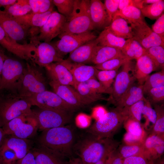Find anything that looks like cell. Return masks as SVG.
<instances>
[{
    "label": "cell",
    "instance_id": "obj_44",
    "mask_svg": "<svg viewBox=\"0 0 164 164\" xmlns=\"http://www.w3.org/2000/svg\"><path fill=\"white\" fill-rule=\"evenodd\" d=\"M75 0H53V4L57 8L59 12L68 18L73 12Z\"/></svg>",
    "mask_w": 164,
    "mask_h": 164
},
{
    "label": "cell",
    "instance_id": "obj_17",
    "mask_svg": "<svg viewBox=\"0 0 164 164\" xmlns=\"http://www.w3.org/2000/svg\"><path fill=\"white\" fill-rule=\"evenodd\" d=\"M36 47L33 62L40 67H45L52 63L63 60L54 45L50 43L39 42Z\"/></svg>",
    "mask_w": 164,
    "mask_h": 164
},
{
    "label": "cell",
    "instance_id": "obj_21",
    "mask_svg": "<svg viewBox=\"0 0 164 164\" xmlns=\"http://www.w3.org/2000/svg\"><path fill=\"white\" fill-rule=\"evenodd\" d=\"M45 68L51 81L74 87L75 83L71 73L60 62L52 63Z\"/></svg>",
    "mask_w": 164,
    "mask_h": 164
},
{
    "label": "cell",
    "instance_id": "obj_51",
    "mask_svg": "<svg viewBox=\"0 0 164 164\" xmlns=\"http://www.w3.org/2000/svg\"><path fill=\"white\" fill-rule=\"evenodd\" d=\"M124 159L121 155L117 148L109 154L105 164H123Z\"/></svg>",
    "mask_w": 164,
    "mask_h": 164
},
{
    "label": "cell",
    "instance_id": "obj_53",
    "mask_svg": "<svg viewBox=\"0 0 164 164\" xmlns=\"http://www.w3.org/2000/svg\"><path fill=\"white\" fill-rule=\"evenodd\" d=\"M15 164H36L31 150L23 158L17 160Z\"/></svg>",
    "mask_w": 164,
    "mask_h": 164
},
{
    "label": "cell",
    "instance_id": "obj_49",
    "mask_svg": "<svg viewBox=\"0 0 164 164\" xmlns=\"http://www.w3.org/2000/svg\"><path fill=\"white\" fill-rule=\"evenodd\" d=\"M152 30L162 39H164V14L163 13L152 25Z\"/></svg>",
    "mask_w": 164,
    "mask_h": 164
},
{
    "label": "cell",
    "instance_id": "obj_24",
    "mask_svg": "<svg viewBox=\"0 0 164 164\" xmlns=\"http://www.w3.org/2000/svg\"><path fill=\"white\" fill-rule=\"evenodd\" d=\"M90 12L94 29L105 28L110 24L104 3L101 0H90Z\"/></svg>",
    "mask_w": 164,
    "mask_h": 164
},
{
    "label": "cell",
    "instance_id": "obj_36",
    "mask_svg": "<svg viewBox=\"0 0 164 164\" xmlns=\"http://www.w3.org/2000/svg\"><path fill=\"white\" fill-rule=\"evenodd\" d=\"M123 124L127 132L132 136L145 139L148 135L140 122L127 118Z\"/></svg>",
    "mask_w": 164,
    "mask_h": 164
},
{
    "label": "cell",
    "instance_id": "obj_11",
    "mask_svg": "<svg viewBox=\"0 0 164 164\" xmlns=\"http://www.w3.org/2000/svg\"><path fill=\"white\" fill-rule=\"evenodd\" d=\"M135 66L131 60L128 61L122 65L121 70L118 73L114 79L111 93L108 101L114 104L134 83L136 80L134 76Z\"/></svg>",
    "mask_w": 164,
    "mask_h": 164
},
{
    "label": "cell",
    "instance_id": "obj_12",
    "mask_svg": "<svg viewBox=\"0 0 164 164\" xmlns=\"http://www.w3.org/2000/svg\"><path fill=\"white\" fill-rule=\"evenodd\" d=\"M31 106L73 113L76 111L63 101L54 92L46 90L22 98Z\"/></svg>",
    "mask_w": 164,
    "mask_h": 164
},
{
    "label": "cell",
    "instance_id": "obj_54",
    "mask_svg": "<svg viewBox=\"0 0 164 164\" xmlns=\"http://www.w3.org/2000/svg\"><path fill=\"white\" fill-rule=\"evenodd\" d=\"M77 124L78 126L81 128H85L90 124V121L87 117L82 114L79 115L77 118Z\"/></svg>",
    "mask_w": 164,
    "mask_h": 164
},
{
    "label": "cell",
    "instance_id": "obj_50",
    "mask_svg": "<svg viewBox=\"0 0 164 164\" xmlns=\"http://www.w3.org/2000/svg\"><path fill=\"white\" fill-rule=\"evenodd\" d=\"M129 6H134L141 9L144 6L143 0H119L118 10H121Z\"/></svg>",
    "mask_w": 164,
    "mask_h": 164
},
{
    "label": "cell",
    "instance_id": "obj_29",
    "mask_svg": "<svg viewBox=\"0 0 164 164\" xmlns=\"http://www.w3.org/2000/svg\"><path fill=\"white\" fill-rule=\"evenodd\" d=\"M54 11L53 8L43 13L32 12L21 16L13 17L20 24L28 28H39L45 23Z\"/></svg>",
    "mask_w": 164,
    "mask_h": 164
},
{
    "label": "cell",
    "instance_id": "obj_31",
    "mask_svg": "<svg viewBox=\"0 0 164 164\" xmlns=\"http://www.w3.org/2000/svg\"><path fill=\"white\" fill-rule=\"evenodd\" d=\"M98 45L110 47L121 50L126 40L118 37L105 28L96 38Z\"/></svg>",
    "mask_w": 164,
    "mask_h": 164
},
{
    "label": "cell",
    "instance_id": "obj_27",
    "mask_svg": "<svg viewBox=\"0 0 164 164\" xmlns=\"http://www.w3.org/2000/svg\"><path fill=\"white\" fill-rule=\"evenodd\" d=\"M144 98L142 85L134 83L114 105L116 107L121 109L128 107Z\"/></svg>",
    "mask_w": 164,
    "mask_h": 164
},
{
    "label": "cell",
    "instance_id": "obj_23",
    "mask_svg": "<svg viewBox=\"0 0 164 164\" xmlns=\"http://www.w3.org/2000/svg\"><path fill=\"white\" fill-rule=\"evenodd\" d=\"M36 164H67L68 159L43 146L38 145L31 149Z\"/></svg>",
    "mask_w": 164,
    "mask_h": 164
},
{
    "label": "cell",
    "instance_id": "obj_25",
    "mask_svg": "<svg viewBox=\"0 0 164 164\" xmlns=\"http://www.w3.org/2000/svg\"><path fill=\"white\" fill-rule=\"evenodd\" d=\"M97 45L96 39L88 41L70 53L67 60L78 63L91 62L94 48Z\"/></svg>",
    "mask_w": 164,
    "mask_h": 164
},
{
    "label": "cell",
    "instance_id": "obj_3",
    "mask_svg": "<svg viewBox=\"0 0 164 164\" xmlns=\"http://www.w3.org/2000/svg\"><path fill=\"white\" fill-rule=\"evenodd\" d=\"M90 2L75 0L73 12L66 19L61 33L81 34L94 29L90 15Z\"/></svg>",
    "mask_w": 164,
    "mask_h": 164
},
{
    "label": "cell",
    "instance_id": "obj_14",
    "mask_svg": "<svg viewBox=\"0 0 164 164\" xmlns=\"http://www.w3.org/2000/svg\"><path fill=\"white\" fill-rule=\"evenodd\" d=\"M133 37L145 50L150 47H164V39L154 32L145 20L131 25Z\"/></svg>",
    "mask_w": 164,
    "mask_h": 164
},
{
    "label": "cell",
    "instance_id": "obj_63",
    "mask_svg": "<svg viewBox=\"0 0 164 164\" xmlns=\"http://www.w3.org/2000/svg\"><path fill=\"white\" fill-rule=\"evenodd\" d=\"M159 0H143L144 6L159 1Z\"/></svg>",
    "mask_w": 164,
    "mask_h": 164
},
{
    "label": "cell",
    "instance_id": "obj_20",
    "mask_svg": "<svg viewBox=\"0 0 164 164\" xmlns=\"http://www.w3.org/2000/svg\"><path fill=\"white\" fill-rule=\"evenodd\" d=\"M143 155L149 162L161 157L164 152V138L148 135L143 144Z\"/></svg>",
    "mask_w": 164,
    "mask_h": 164
},
{
    "label": "cell",
    "instance_id": "obj_55",
    "mask_svg": "<svg viewBox=\"0 0 164 164\" xmlns=\"http://www.w3.org/2000/svg\"><path fill=\"white\" fill-rule=\"evenodd\" d=\"M28 2L31 7L32 12L34 13H38L41 0H28Z\"/></svg>",
    "mask_w": 164,
    "mask_h": 164
},
{
    "label": "cell",
    "instance_id": "obj_2",
    "mask_svg": "<svg viewBox=\"0 0 164 164\" xmlns=\"http://www.w3.org/2000/svg\"><path fill=\"white\" fill-rule=\"evenodd\" d=\"M78 134L75 126L70 124L42 131L37 142L38 145L69 159L74 156L72 148Z\"/></svg>",
    "mask_w": 164,
    "mask_h": 164
},
{
    "label": "cell",
    "instance_id": "obj_1",
    "mask_svg": "<svg viewBox=\"0 0 164 164\" xmlns=\"http://www.w3.org/2000/svg\"><path fill=\"white\" fill-rule=\"evenodd\" d=\"M119 144L113 138H99L85 131L78 134L72 151L84 164H94L105 153L118 148Z\"/></svg>",
    "mask_w": 164,
    "mask_h": 164
},
{
    "label": "cell",
    "instance_id": "obj_38",
    "mask_svg": "<svg viewBox=\"0 0 164 164\" xmlns=\"http://www.w3.org/2000/svg\"><path fill=\"white\" fill-rule=\"evenodd\" d=\"M145 97L128 107L121 109L123 114L127 118L141 122L142 112L144 105Z\"/></svg>",
    "mask_w": 164,
    "mask_h": 164
},
{
    "label": "cell",
    "instance_id": "obj_45",
    "mask_svg": "<svg viewBox=\"0 0 164 164\" xmlns=\"http://www.w3.org/2000/svg\"><path fill=\"white\" fill-rule=\"evenodd\" d=\"M144 101V105L142 112V114L146 119L145 126L144 127L146 128L151 123L153 127L156 122V112L155 109L152 108L149 101L145 98Z\"/></svg>",
    "mask_w": 164,
    "mask_h": 164
},
{
    "label": "cell",
    "instance_id": "obj_13",
    "mask_svg": "<svg viewBox=\"0 0 164 164\" xmlns=\"http://www.w3.org/2000/svg\"><path fill=\"white\" fill-rule=\"evenodd\" d=\"M58 36L60 39L54 45L63 57L82 45L97 37L91 31L78 34L61 33Z\"/></svg>",
    "mask_w": 164,
    "mask_h": 164
},
{
    "label": "cell",
    "instance_id": "obj_58",
    "mask_svg": "<svg viewBox=\"0 0 164 164\" xmlns=\"http://www.w3.org/2000/svg\"><path fill=\"white\" fill-rule=\"evenodd\" d=\"M17 0H0V8L12 5Z\"/></svg>",
    "mask_w": 164,
    "mask_h": 164
},
{
    "label": "cell",
    "instance_id": "obj_43",
    "mask_svg": "<svg viewBox=\"0 0 164 164\" xmlns=\"http://www.w3.org/2000/svg\"><path fill=\"white\" fill-rule=\"evenodd\" d=\"M130 60L125 56L119 57L107 61L94 67L99 70H113L118 69L125 63Z\"/></svg>",
    "mask_w": 164,
    "mask_h": 164
},
{
    "label": "cell",
    "instance_id": "obj_39",
    "mask_svg": "<svg viewBox=\"0 0 164 164\" xmlns=\"http://www.w3.org/2000/svg\"><path fill=\"white\" fill-rule=\"evenodd\" d=\"M145 53L152 60L157 69L164 70V47L153 46L145 50Z\"/></svg>",
    "mask_w": 164,
    "mask_h": 164
},
{
    "label": "cell",
    "instance_id": "obj_64",
    "mask_svg": "<svg viewBox=\"0 0 164 164\" xmlns=\"http://www.w3.org/2000/svg\"><path fill=\"white\" fill-rule=\"evenodd\" d=\"M0 164H5L0 159Z\"/></svg>",
    "mask_w": 164,
    "mask_h": 164
},
{
    "label": "cell",
    "instance_id": "obj_57",
    "mask_svg": "<svg viewBox=\"0 0 164 164\" xmlns=\"http://www.w3.org/2000/svg\"><path fill=\"white\" fill-rule=\"evenodd\" d=\"M8 57L5 54L2 49L0 47V80L1 71L4 61Z\"/></svg>",
    "mask_w": 164,
    "mask_h": 164
},
{
    "label": "cell",
    "instance_id": "obj_34",
    "mask_svg": "<svg viewBox=\"0 0 164 164\" xmlns=\"http://www.w3.org/2000/svg\"><path fill=\"white\" fill-rule=\"evenodd\" d=\"M4 8L3 11L14 17L24 15L31 11L28 0H17L14 4Z\"/></svg>",
    "mask_w": 164,
    "mask_h": 164
},
{
    "label": "cell",
    "instance_id": "obj_7",
    "mask_svg": "<svg viewBox=\"0 0 164 164\" xmlns=\"http://www.w3.org/2000/svg\"><path fill=\"white\" fill-rule=\"evenodd\" d=\"M25 67L20 61L7 57L4 61L0 80V92L6 90L17 94Z\"/></svg>",
    "mask_w": 164,
    "mask_h": 164
},
{
    "label": "cell",
    "instance_id": "obj_6",
    "mask_svg": "<svg viewBox=\"0 0 164 164\" xmlns=\"http://www.w3.org/2000/svg\"><path fill=\"white\" fill-rule=\"evenodd\" d=\"M47 90V84L43 73L32 63H27L17 95L21 98Z\"/></svg>",
    "mask_w": 164,
    "mask_h": 164
},
{
    "label": "cell",
    "instance_id": "obj_15",
    "mask_svg": "<svg viewBox=\"0 0 164 164\" xmlns=\"http://www.w3.org/2000/svg\"><path fill=\"white\" fill-rule=\"evenodd\" d=\"M49 84L54 92L76 110L94 102L83 97L70 86L59 84L51 81Z\"/></svg>",
    "mask_w": 164,
    "mask_h": 164
},
{
    "label": "cell",
    "instance_id": "obj_10",
    "mask_svg": "<svg viewBox=\"0 0 164 164\" xmlns=\"http://www.w3.org/2000/svg\"><path fill=\"white\" fill-rule=\"evenodd\" d=\"M0 26L6 33L17 42H23L24 44L27 40L31 42L37 36L35 28H29L20 24L14 18L0 9Z\"/></svg>",
    "mask_w": 164,
    "mask_h": 164
},
{
    "label": "cell",
    "instance_id": "obj_4",
    "mask_svg": "<svg viewBox=\"0 0 164 164\" xmlns=\"http://www.w3.org/2000/svg\"><path fill=\"white\" fill-rule=\"evenodd\" d=\"M127 118L121 109L116 107L107 112L85 131L99 138H112Z\"/></svg>",
    "mask_w": 164,
    "mask_h": 164
},
{
    "label": "cell",
    "instance_id": "obj_5",
    "mask_svg": "<svg viewBox=\"0 0 164 164\" xmlns=\"http://www.w3.org/2000/svg\"><path fill=\"white\" fill-rule=\"evenodd\" d=\"M31 105L18 95H0V127L15 118L32 114Z\"/></svg>",
    "mask_w": 164,
    "mask_h": 164
},
{
    "label": "cell",
    "instance_id": "obj_62",
    "mask_svg": "<svg viewBox=\"0 0 164 164\" xmlns=\"http://www.w3.org/2000/svg\"><path fill=\"white\" fill-rule=\"evenodd\" d=\"M6 135L2 128L0 127V146L2 142Z\"/></svg>",
    "mask_w": 164,
    "mask_h": 164
},
{
    "label": "cell",
    "instance_id": "obj_19",
    "mask_svg": "<svg viewBox=\"0 0 164 164\" xmlns=\"http://www.w3.org/2000/svg\"><path fill=\"white\" fill-rule=\"evenodd\" d=\"M60 62L71 73L75 83L74 88L79 83L95 79L97 69L94 66L74 63L67 60H63Z\"/></svg>",
    "mask_w": 164,
    "mask_h": 164
},
{
    "label": "cell",
    "instance_id": "obj_9",
    "mask_svg": "<svg viewBox=\"0 0 164 164\" xmlns=\"http://www.w3.org/2000/svg\"><path fill=\"white\" fill-rule=\"evenodd\" d=\"M2 128L6 135L24 139L34 137L38 129L37 122L32 113L15 118L5 124Z\"/></svg>",
    "mask_w": 164,
    "mask_h": 164
},
{
    "label": "cell",
    "instance_id": "obj_52",
    "mask_svg": "<svg viewBox=\"0 0 164 164\" xmlns=\"http://www.w3.org/2000/svg\"><path fill=\"white\" fill-rule=\"evenodd\" d=\"M149 162L142 155L128 157L124 159L123 164H148Z\"/></svg>",
    "mask_w": 164,
    "mask_h": 164
},
{
    "label": "cell",
    "instance_id": "obj_61",
    "mask_svg": "<svg viewBox=\"0 0 164 164\" xmlns=\"http://www.w3.org/2000/svg\"><path fill=\"white\" fill-rule=\"evenodd\" d=\"M160 158L149 162L148 164H164L163 160L161 159Z\"/></svg>",
    "mask_w": 164,
    "mask_h": 164
},
{
    "label": "cell",
    "instance_id": "obj_32",
    "mask_svg": "<svg viewBox=\"0 0 164 164\" xmlns=\"http://www.w3.org/2000/svg\"><path fill=\"white\" fill-rule=\"evenodd\" d=\"M123 54L130 60H137L145 53V50L133 37L127 39L121 50Z\"/></svg>",
    "mask_w": 164,
    "mask_h": 164
},
{
    "label": "cell",
    "instance_id": "obj_47",
    "mask_svg": "<svg viewBox=\"0 0 164 164\" xmlns=\"http://www.w3.org/2000/svg\"><path fill=\"white\" fill-rule=\"evenodd\" d=\"M119 2V0H105L104 1V4L110 24L118 10Z\"/></svg>",
    "mask_w": 164,
    "mask_h": 164
},
{
    "label": "cell",
    "instance_id": "obj_30",
    "mask_svg": "<svg viewBox=\"0 0 164 164\" xmlns=\"http://www.w3.org/2000/svg\"><path fill=\"white\" fill-rule=\"evenodd\" d=\"M105 28L108 29L116 36L125 39L133 37L132 29L123 18L119 15H116L110 24Z\"/></svg>",
    "mask_w": 164,
    "mask_h": 164
},
{
    "label": "cell",
    "instance_id": "obj_37",
    "mask_svg": "<svg viewBox=\"0 0 164 164\" xmlns=\"http://www.w3.org/2000/svg\"><path fill=\"white\" fill-rule=\"evenodd\" d=\"M156 114V122L149 134L164 138V109L163 105L154 104Z\"/></svg>",
    "mask_w": 164,
    "mask_h": 164
},
{
    "label": "cell",
    "instance_id": "obj_16",
    "mask_svg": "<svg viewBox=\"0 0 164 164\" xmlns=\"http://www.w3.org/2000/svg\"><path fill=\"white\" fill-rule=\"evenodd\" d=\"M66 19L64 16L54 11L45 23L39 28L37 39L39 41L50 43L62 31Z\"/></svg>",
    "mask_w": 164,
    "mask_h": 164
},
{
    "label": "cell",
    "instance_id": "obj_22",
    "mask_svg": "<svg viewBox=\"0 0 164 164\" xmlns=\"http://www.w3.org/2000/svg\"><path fill=\"white\" fill-rule=\"evenodd\" d=\"M31 141L29 139L6 135L0 146V149H9L12 150L19 160L23 158L32 148V143Z\"/></svg>",
    "mask_w": 164,
    "mask_h": 164
},
{
    "label": "cell",
    "instance_id": "obj_35",
    "mask_svg": "<svg viewBox=\"0 0 164 164\" xmlns=\"http://www.w3.org/2000/svg\"><path fill=\"white\" fill-rule=\"evenodd\" d=\"M164 10V1L162 0L144 5L140 9L143 17L151 20L157 19L163 13Z\"/></svg>",
    "mask_w": 164,
    "mask_h": 164
},
{
    "label": "cell",
    "instance_id": "obj_46",
    "mask_svg": "<svg viewBox=\"0 0 164 164\" xmlns=\"http://www.w3.org/2000/svg\"><path fill=\"white\" fill-rule=\"evenodd\" d=\"M147 99L151 104H155L164 100V85L153 88L146 94Z\"/></svg>",
    "mask_w": 164,
    "mask_h": 164
},
{
    "label": "cell",
    "instance_id": "obj_18",
    "mask_svg": "<svg viewBox=\"0 0 164 164\" xmlns=\"http://www.w3.org/2000/svg\"><path fill=\"white\" fill-rule=\"evenodd\" d=\"M83 97L95 102L99 100L108 101L102 94H110L112 88L104 87L95 79H91L79 83L74 88Z\"/></svg>",
    "mask_w": 164,
    "mask_h": 164
},
{
    "label": "cell",
    "instance_id": "obj_26",
    "mask_svg": "<svg viewBox=\"0 0 164 164\" xmlns=\"http://www.w3.org/2000/svg\"><path fill=\"white\" fill-rule=\"evenodd\" d=\"M136 60L134 76L138 84L143 85L146 77L157 69L152 60L145 53Z\"/></svg>",
    "mask_w": 164,
    "mask_h": 164
},
{
    "label": "cell",
    "instance_id": "obj_28",
    "mask_svg": "<svg viewBox=\"0 0 164 164\" xmlns=\"http://www.w3.org/2000/svg\"><path fill=\"white\" fill-rule=\"evenodd\" d=\"M125 56L118 49L97 45L93 49L91 62L95 65L119 57Z\"/></svg>",
    "mask_w": 164,
    "mask_h": 164
},
{
    "label": "cell",
    "instance_id": "obj_42",
    "mask_svg": "<svg viewBox=\"0 0 164 164\" xmlns=\"http://www.w3.org/2000/svg\"><path fill=\"white\" fill-rule=\"evenodd\" d=\"M118 149L121 155L124 159L132 156H144L142 144L128 145L123 143L118 147Z\"/></svg>",
    "mask_w": 164,
    "mask_h": 164
},
{
    "label": "cell",
    "instance_id": "obj_40",
    "mask_svg": "<svg viewBox=\"0 0 164 164\" xmlns=\"http://www.w3.org/2000/svg\"><path fill=\"white\" fill-rule=\"evenodd\" d=\"M164 85V70L148 76L143 84V90L146 94L150 89L158 86Z\"/></svg>",
    "mask_w": 164,
    "mask_h": 164
},
{
    "label": "cell",
    "instance_id": "obj_33",
    "mask_svg": "<svg viewBox=\"0 0 164 164\" xmlns=\"http://www.w3.org/2000/svg\"><path fill=\"white\" fill-rule=\"evenodd\" d=\"M117 15L121 16L131 25L144 20L140 9L132 6L118 10L115 16Z\"/></svg>",
    "mask_w": 164,
    "mask_h": 164
},
{
    "label": "cell",
    "instance_id": "obj_8",
    "mask_svg": "<svg viewBox=\"0 0 164 164\" xmlns=\"http://www.w3.org/2000/svg\"><path fill=\"white\" fill-rule=\"evenodd\" d=\"M32 115L41 131L66 125L70 123L72 113L58 110L38 108L32 110Z\"/></svg>",
    "mask_w": 164,
    "mask_h": 164
},
{
    "label": "cell",
    "instance_id": "obj_59",
    "mask_svg": "<svg viewBox=\"0 0 164 164\" xmlns=\"http://www.w3.org/2000/svg\"><path fill=\"white\" fill-rule=\"evenodd\" d=\"M67 164H84L78 157H75L74 156L68 159Z\"/></svg>",
    "mask_w": 164,
    "mask_h": 164
},
{
    "label": "cell",
    "instance_id": "obj_41",
    "mask_svg": "<svg viewBox=\"0 0 164 164\" xmlns=\"http://www.w3.org/2000/svg\"><path fill=\"white\" fill-rule=\"evenodd\" d=\"M118 69L113 70H99L97 69L96 77L98 81L105 88H112Z\"/></svg>",
    "mask_w": 164,
    "mask_h": 164
},
{
    "label": "cell",
    "instance_id": "obj_48",
    "mask_svg": "<svg viewBox=\"0 0 164 164\" xmlns=\"http://www.w3.org/2000/svg\"><path fill=\"white\" fill-rule=\"evenodd\" d=\"M0 159L5 164H15L18 160L15 152L9 149H0Z\"/></svg>",
    "mask_w": 164,
    "mask_h": 164
},
{
    "label": "cell",
    "instance_id": "obj_60",
    "mask_svg": "<svg viewBox=\"0 0 164 164\" xmlns=\"http://www.w3.org/2000/svg\"><path fill=\"white\" fill-rule=\"evenodd\" d=\"M110 153V152H109L105 153L100 160L94 164H105L107 157Z\"/></svg>",
    "mask_w": 164,
    "mask_h": 164
},
{
    "label": "cell",
    "instance_id": "obj_56",
    "mask_svg": "<svg viewBox=\"0 0 164 164\" xmlns=\"http://www.w3.org/2000/svg\"><path fill=\"white\" fill-rule=\"evenodd\" d=\"M107 112L103 107H99L95 108L94 111V115L97 120L101 118Z\"/></svg>",
    "mask_w": 164,
    "mask_h": 164
}]
</instances>
